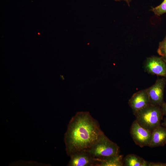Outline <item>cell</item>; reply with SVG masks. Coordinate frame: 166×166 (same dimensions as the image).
<instances>
[{
	"instance_id": "3957f363",
	"label": "cell",
	"mask_w": 166,
	"mask_h": 166,
	"mask_svg": "<svg viewBox=\"0 0 166 166\" xmlns=\"http://www.w3.org/2000/svg\"><path fill=\"white\" fill-rule=\"evenodd\" d=\"M95 159L119 154L120 148L105 134L89 148L85 150Z\"/></svg>"
},
{
	"instance_id": "30bf717a",
	"label": "cell",
	"mask_w": 166,
	"mask_h": 166,
	"mask_svg": "<svg viewBox=\"0 0 166 166\" xmlns=\"http://www.w3.org/2000/svg\"><path fill=\"white\" fill-rule=\"evenodd\" d=\"M95 159L97 162L96 166H123V158L122 155L118 154L101 159Z\"/></svg>"
},
{
	"instance_id": "4fadbf2b",
	"label": "cell",
	"mask_w": 166,
	"mask_h": 166,
	"mask_svg": "<svg viewBox=\"0 0 166 166\" xmlns=\"http://www.w3.org/2000/svg\"><path fill=\"white\" fill-rule=\"evenodd\" d=\"M157 52L166 62V36L163 40L159 43Z\"/></svg>"
},
{
	"instance_id": "7c38bea8",
	"label": "cell",
	"mask_w": 166,
	"mask_h": 166,
	"mask_svg": "<svg viewBox=\"0 0 166 166\" xmlns=\"http://www.w3.org/2000/svg\"><path fill=\"white\" fill-rule=\"evenodd\" d=\"M151 10L158 16H160L166 13V0H164L159 5L152 8Z\"/></svg>"
},
{
	"instance_id": "6da1fadb",
	"label": "cell",
	"mask_w": 166,
	"mask_h": 166,
	"mask_svg": "<svg viewBox=\"0 0 166 166\" xmlns=\"http://www.w3.org/2000/svg\"><path fill=\"white\" fill-rule=\"evenodd\" d=\"M104 135L98 121L89 112L77 113L69 121L65 134L67 155L89 148Z\"/></svg>"
},
{
	"instance_id": "9a60e30c",
	"label": "cell",
	"mask_w": 166,
	"mask_h": 166,
	"mask_svg": "<svg viewBox=\"0 0 166 166\" xmlns=\"http://www.w3.org/2000/svg\"><path fill=\"white\" fill-rule=\"evenodd\" d=\"M161 108L164 116H166V102L164 103Z\"/></svg>"
},
{
	"instance_id": "277c9868",
	"label": "cell",
	"mask_w": 166,
	"mask_h": 166,
	"mask_svg": "<svg viewBox=\"0 0 166 166\" xmlns=\"http://www.w3.org/2000/svg\"><path fill=\"white\" fill-rule=\"evenodd\" d=\"M166 79L164 77L158 78L151 87L146 89L150 104L161 107L165 102L164 96Z\"/></svg>"
},
{
	"instance_id": "8fae6325",
	"label": "cell",
	"mask_w": 166,
	"mask_h": 166,
	"mask_svg": "<svg viewBox=\"0 0 166 166\" xmlns=\"http://www.w3.org/2000/svg\"><path fill=\"white\" fill-rule=\"evenodd\" d=\"M149 162L134 154H129L123 158V166H148Z\"/></svg>"
},
{
	"instance_id": "2e32d148",
	"label": "cell",
	"mask_w": 166,
	"mask_h": 166,
	"mask_svg": "<svg viewBox=\"0 0 166 166\" xmlns=\"http://www.w3.org/2000/svg\"><path fill=\"white\" fill-rule=\"evenodd\" d=\"M116 1H123L126 2L127 4L129 6H130V3L131 1V0H114Z\"/></svg>"
},
{
	"instance_id": "8992f818",
	"label": "cell",
	"mask_w": 166,
	"mask_h": 166,
	"mask_svg": "<svg viewBox=\"0 0 166 166\" xmlns=\"http://www.w3.org/2000/svg\"><path fill=\"white\" fill-rule=\"evenodd\" d=\"M166 62L161 57L153 56L148 57L144 64V71L151 74L166 78Z\"/></svg>"
},
{
	"instance_id": "7a4b0ae2",
	"label": "cell",
	"mask_w": 166,
	"mask_h": 166,
	"mask_svg": "<svg viewBox=\"0 0 166 166\" xmlns=\"http://www.w3.org/2000/svg\"><path fill=\"white\" fill-rule=\"evenodd\" d=\"M133 114L136 120L141 126L152 132L161 125L164 116L161 107L151 104Z\"/></svg>"
},
{
	"instance_id": "e0dca14e",
	"label": "cell",
	"mask_w": 166,
	"mask_h": 166,
	"mask_svg": "<svg viewBox=\"0 0 166 166\" xmlns=\"http://www.w3.org/2000/svg\"><path fill=\"white\" fill-rule=\"evenodd\" d=\"M161 125L162 126L166 127V118L164 119L163 122L161 124Z\"/></svg>"
},
{
	"instance_id": "9c48e42d",
	"label": "cell",
	"mask_w": 166,
	"mask_h": 166,
	"mask_svg": "<svg viewBox=\"0 0 166 166\" xmlns=\"http://www.w3.org/2000/svg\"><path fill=\"white\" fill-rule=\"evenodd\" d=\"M166 144V127L160 125L152 132L151 141L149 147L154 148L163 146Z\"/></svg>"
},
{
	"instance_id": "5b68a950",
	"label": "cell",
	"mask_w": 166,
	"mask_h": 166,
	"mask_svg": "<svg viewBox=\"0 0 166 166\" xmlns=\"http://www.w3.org/2000/svg\"><path fill=\"white\" fill-rule=\"evenodd\" d=\"M130 134L135 143L141 148L148 146L150 143L152 132L141 126L136 120L130 128Z\"/></svg>"
},
{
	"instance_id": "52a82bcc",
	"label": "cell",
	"mask_w": 166,
	"mask_h": 166,
	"mask_svg": "<svg viewBox=\"0 0 166 166\" xmlns=\"http://www.w3.org/2000/svg\"><path fill=\"white\" fill-rule=\"evenodd\" d=\"M68 166H96L97 162L85 150L75 152L70 156Z\"/></svg>"
},
{
	"instance_id": "ba28073f",
	"label": "cell",
	"mask_w": 166,
	"mask_h": 166,
	"mask_svg": "<svg viewBox=\"0 0 166 166\" xmlns=\"http://www.w3.org/2000/svg\"><path fill=\"white\" fill-rule=\"evenodd\" d=\"M128 103L133 114L151 104L146 89L134 93L129 99Z\"/></svg>"
},
{
	"instance_id": "5bb4252c",
	"label": "cell",
	"mask_w": 166,
	"mask_h": 166,
	"mask_svg": "<svg viewBox=\"0 0 166 166\" xmlns=\"http://www.w3.org/2000/svg\"><path fill=\"white\" fill-rule=\"evenodd\" d=\"M148 166H166V163L149 162Z\"/></svg>"
}]
</instances>
